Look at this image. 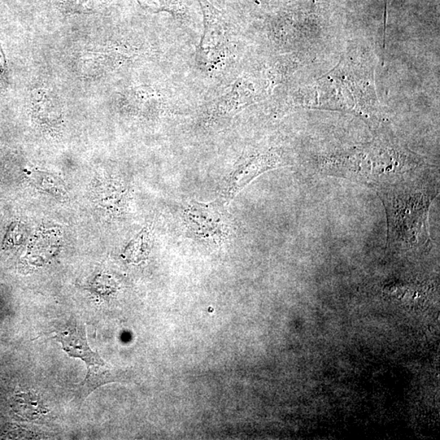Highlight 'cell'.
Masks as SVG:
<instances>
[{"label": "cell", "instance_id": "obj_2", "mask_svg": "<svg viewBox=\"0 0 440 440\" xmlns=\"http://www.w3.org/2000/svg\"><path fill=\"white\" fill-rule=\"evenodd\" d=\"M56 338L69 356L81 359L88 365V374L77 392L78 400H84L97 387L115 381L108 364L97 352L91 349L84 325L80 322L71 321L56 335Z\"/></svg>", "mask_w": 440, "mask_h": 440}, {"label": "cell", "instance_id": "obj_3", "mask_svg": "<svg viewBox=\"0 0 440 440\" xmlns=\"http://www.w3.org/2000/svg\"><path fill=\"white\" fill-rule=\"evenodd\" d=\"M185 220L196 237L221 242L225 229L224 217L215 203L192 202L185 211Z\"/></svg>", "mask_w": 440, "mask_h": 440}, {"label": "cell", "instance_id": "obj_1", "mask_svg": "<svg viewBox=\"0 0 440 440\" xmlns=\"http://www.w3.org/2000/svg\"><path fill=\"white\" fill-rule=\"evenodd\" d=\"M387 217V245L403 251L430 246L429 212L435 195L415 181L378 189Z\"/></svg>", "mask_w": 440, "mask_h": 440}, {"label": "cell", "instance_id": "obj_5", "mask_svg": "<svg viewBox=\"0 0 440 440\" xmlns=\"http://www.w3.org/2000/svg\"><path fill=\"white\" fill-rule=\"evenodd\" d=\"M150 243V231L145 229L139 233L137 238L133 239L126 247L125 254L130 256V258H136L139 255L143 254V251H147Z\"/></svg>", "mask_w": 440, "mask_h": 440}, {"label": "cell", "instance_id": "obj_4", "mask_svg": "<svg viewBox=\"0 0 440 440\" xmlns=\"http://www.w3.org/2000/svg\"><path fill=\"white\" fill-rule=\"evenodd\" d=\"M281 165L280 160L271 154L253 156L242 161L228 178L226 198L233 199L261 174Z\"/></svg>", "mask_w": 440, "mask_h": 440}]
</instances>
